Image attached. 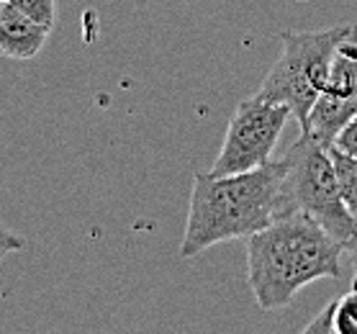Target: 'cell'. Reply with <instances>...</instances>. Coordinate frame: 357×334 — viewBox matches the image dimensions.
<instances>
[{
	"mask_svg": "<svg viewBox=\"0 0 357 334\" xmlns=\"http://www.w3.org/2000/svg\"><path fill=\"white\" fill-rule=\"evenodd\" d=\"M6 3H10L13 8L33 18L36 24L49 26V29L57 21V0H6Z\"/></svg>",
	"mask_w": 357,
	"mask_h": 334,
	"instance_id": "10",
	"label": "cell"
},
{
	"mask_svg": "<svg viewBox=\"0 0 357 334\" xmlns=\"http://www.w3.org/2000/svg\"><path fill=\"white\" fill-rule=\"evenodd\" d=\"M3 6H6V0H0V8H3Z\"/></svg>",
	"mask_w": 357,
	"mask_h": 334,
	"instance_id": "15",
	"label": "cell"
},
{
	"mask_svg": "<svg viewBox=\"0 0 357 334\" xmlns=\"http://www.w3.org/2000/svg\"><path fill=\"white\" fill-rule=\"evenodd\" d=\"M49 26L36 24L33 18L6 3L0 8V54L8 59H33L49 39Z\"/></svg>",
	"mask_w": 357,
	"mask_h": 334,
	"instance_id": "7",
	"label": "cell"
},
{
	"mask_svg": "<svg viewBox=\"0 0 357 334\" xmlns=\"http://www.w3.org/2000/svg\"><path fill=\"white\" fill-rule=\"evenodd\" d=\"M355 26H332L324 31H283L280 54L265 75L257 98L280 103L303 126L317 96L321 93L342 41L355 36Z\"/></svg>",
	"mask_w": 357,
	"mask_h": 334,
	"instance_id": "3",
	"label": "cell"
},
{
	"mask_svg": "<svg viewBox=\"0 0 357 334\" xmlns=\"http://www.w3.org/2000/svg\"><path fill=\"white\" fill-rule=\"evenodd\" d=\"M357 116V33L344 39L334 52L332 67L326 75L321 93L311 106L306 123L301 131L332 147L334 137L344 129V123Z\"/></svg>",
	"mask_w": 357,
	"mask_h": 334,
	"instance_id": "6",
	"label": "cell"
},
{
	"mask_svg": "<svg viewBox=\"0 0 357 334\" xmlns=\"http://www.w3.org/2000/svg\"><path fill=\"white\" fill-rule=\"evenodd\" d=\"M332 147H337L340 152H344V155H349V157H357V116L352 121L344 123V129L334 137Z\"/></svg>",
	"mask_w": 357,
	"mask_h": 334,
	"instance_id": "11",
	"label": "cell"
},
{
	"mask_svg": "<svg viewBox=\"0 0 357 334\" xmlns=\"http://www.w3.org/2000/svg\"><path fill=\"white\" fill-rule=\"evenodd\" d=\"M306 334H314V332H321V334H332L334 332V301L326 306L321 314H319L311 324H306V329H303Z\"/></svg>",
	"mask_w": 357,
	"mask_h": 334,
	"instance_id": "13",
	"label": "cell"
},
{
	"mask_svg": "<svg viewBox=\"0 0 357 334\" xmlns=\"http://www.w3.org/2000/svg\"><path fill=\"white\" fill-rule=\"evenodd\" d=\"M344 247L301 211L270 221L247 236V283L262 311L285 309L314 280L342 275Z\"/></svg>",
	"mask_w": 357,
	"mask_h": 334,
	"instance_id": "2",
	"label": "cell"
},
{
	"mask_svg": "<svg viewBox=\"0 0 357 334\" xmlns=\"http://www.w3.org/2000/svg\"><path fill=\"white\" fill-rule=\"evenodd\" d=\"M288 119L291 111L280 103H270L257 96L242 100L229 121L219 157L213 160V167L208 172L234 175L270 162Z\"/></svg>",
	"mask_w": 357,
	"mask_h": 334,
	"instance_id": "5",
	"label": "cell"
},
{
	"mask_svg": "<svg viewBox=\"0 0 357 334\" xmlns=\"http://www.w3.org/2000/svg\"><path fill=\"white\" fill-rule=\"evenodd\" d=\"M329 155H332L340 196L347 206V211L352 213V219L357 221V157L344 155L337 147H329Z\"/></svg>",
	"mask_w": 357,
	"mask_h": 334,
	"instance_id": "8",
	"label": "cell"
},
{
	"mask_svg": "<svg viewBox=\"0 0 357 334\" xmlns=\"http://www.w3.org/2000/svg\"><path fill=\"white\" fill-rule=\"evenodd\" d=\"M334 332L357 334V285L334 301Z\"/></svg>",
	"mask_w": 357,
	"mask_h": 334,
	"instance_id": "9",
	"label": "cell"
},
{
	"mask_svg": "<svg viewBox=\"0 0 357 334\" xmlns=\"http://www.w3.org/2000/svg\"><path fill=\"white\" fill-rule=\"evenodd\" d=\"M280 160L285 165L283 188L293 211L311 216L344 250H349L357 239V221L352 219L340 196L329 147L301 131V137Z\"/></svg>",
	"mask_w": 357,
	"mask_h": 334,
	"instance_id": "4",
	"label": "cell"
},
{
	"mask_svg": "<svg viewBox=\"0 0 357 334\" xmlns=\"http://www.w3.org/2000/svg\"><path fill=\"white\" fill-rule=\"evenodd\" d=\"M283 183V160L234 175L195 172L180 257H195L221 242L247 239L278 216L291 213Z\"/></svg>",
	"mask_w": 357,
	"mask_h": 334,
	"instance_id": "1",
	"label": "cell"
},
{
	"mask_svg": "<svg viewBox=\"0 0 357 334\" xmlns=\"http://www.w3.org/2000/svg\"><path fill=\"white\" fill-rule=\"evenodd\" d=\"M347 252H352V268H355V278H352V285H357V239H355V245L349 247Z\"/></svg>",
	"mask_w": 357,
	"mask_h": 334,
	"instance_id": "14",
	"label": "cell"
},
{
	"mask_svg": "<svg viewBox=\"0 0 357 334\" xmlns=\"http://www.w3.org/2000/svg\"><path fill=\"white\" fill-rule=\"evenodd\" d=\"M21 247H24V239H21L16 231H10V229L0 221V260L8 257L10 252H18Z\"/></svg>",
	"mask_w": 357,
	"mask_h": 334,
	"instance_id": "12",
	"label": "cell"
}]
</instances>
